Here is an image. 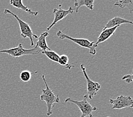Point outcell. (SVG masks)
Wrapping results in <instances>:
<instances>
[{
	"label": "cell",
	"instance_id": "d6986e66",
	"mask_svg": "<svg viewBox=\"0 0 133 117\" xmlns=\"http://www.w3.org/2000/svg\"><path fill=\"white\" fill-rule=\"evenodd\" d=\"M107 117H109V116H107Z\"/></svg>",
	"mask_w": 133,
	"mask_h": 117
},
{
	"label": "cell",
	"instance_id": "8fae6325",
	"mask_svg": "<svg viewBox=\"0 0 133 117\" xmlns=\"http://www.w3.org/2000/svg\"><path fill=\"white\" fill-rule=\"evenodd\" d=\"M49 36V33L48 32H45L40 34L39 37H38V41H37L36 44V47L39 48L42 50V51H45V50H50L48 46L46 41V38Z\"/></svg>",
	"mask_w": 133,
	"mask_h": 117
},
{
	"label": "cell",
	"instance_id": "9a60e30c",
	"mask_svg": "<svg viewBox=\"0 0 133 117\" xmlns=\"http://www.w3.org/2000/svg\"><path fill=\"white\" fill-rule=\"evenodd\" d=\"M42 53L45 55L50 60L56 63L58 62L59 56L56 52L51 51V50H49V51L48 50H45V51H42Z\"/></svg>",
	"mask_w": 133,
	"mask_h": 117
},
{
	"label": "cell",
	"instance_id": "5bb4252c",
	"mask_svg": "<svg viewBox=\"0 0 133 117\" xmlns=\"http://www.w3.org/2000/svg\"><path fill=\"white\" fill-rule=\"evenodd\" d=\"M115 6H118L121 9L128 7L130 13H132L133 11V2L132 0H119L115 3Z\"/></svg>",
	"mask_w": 133,
	"mask_h": 117
},
{
	"label": "cell",
	"instance_id": "52a82bcc",
	"mask_svg": "<svg viewBox=\"0 0 133 117\" xmlns=\"http://www.w3.org/2000/svg\"><path fill=\"white\" fill-rule=\"evenodd\" d=\"M109 104H112V109H121L126 107H133V100L130 96L121 95L116 99H110Z\"/></svg>",
	"mask_w": 133,
	"mask_h": 117
},
{
	"label": "cell",
	"instance_id": "6da1fadb",
	"mask_svg": "<svg viewBox=\"0 0 133 117\" xmlns=\"http://www.w3.org/2000/svg\"><path fill=\"white\" fill-rule=\"evenodd\" d=\"M42 79L45 85V89L42 90V94L40 96V100L46 103L47 107L46 115L50 116L53 114L52 109L55 106V104L59 103V98L57 95L54 93L52 90L50 89L44 75H42Z\"/></svg>",
	"mask_w": 133,
	"mask_h": 117
},
{
	"label": "cell",
	"instance_id": "ac0fdd59",
	"mask_svg": "<svg viewBox=\"0 0 133 117\" xmlns=\"http://www.w3.org/2000/svg\"><path fill=\"white\" fill-rule=\"evenodd\" d=\"M132 79L133 76L132 74H128L124 75V76L122 77V80L125 81L127 83H130L132 82Z\"/></svg>",
	"mask_w": 133,
	"mask_h": 117
},
{
	"label": "cell",
	"instance_id": "5b68a950",
	"mask_svg": "<svg viewBox=\"0 0 133 117\" xmlns=\"http://www.w3.org/2000/svg\"><path fill=\"white\" fill-rule=\"evenodd\" d=\"M42 50L36 46L34 49H25L23 48L22 44L19 43L18 47H13V48L8 50H1L0 53H5L13 58H19V57L24 55H39L40 53H42Z\"/></svg>",
	"mask_w": 133,
	"mask_h": 117
},
{
	"label": "cell",
	"instance_id": "9c48e42d",
	"mask_svg": "<svg viewBox=\"0 0 133 117\" xmlns=\"http://www.w3.org/2000/svg\"><path fill=\"white\" fill-rule=\"evenodd\" d=\"M118 26H116L113 28H108V29H103V31L99 35L97 40V42H95L96 45H98L99 43L105 42L108 40L110 37H112L115 33V32Z\"/></svg>",
	"mask_w": 133,
	"mask_h": 117
},
{
	"label": "cell",
	"instance_id": "ba28073f",
	"mask_svg": "<svg viewBox=\"0 0 133 117\" xmlns=\"http://www.w3.org/2000/svg\"><path fill=\"white\" fill-rule=\"evenodd\" d=\"M62 5H59V9H53V14L55 15V18L52 24L46 28V32L49 31L51 28L56 25L60 20L64 19L69 14H72L75 10L74 8L70 7L67 10H64L61 8Z\"/></svg>",
	"mask_w": 133,
	"mask_h": 117
},
{
	"label": "cell",
	"instance_id": "30bf717a",
	"mask_svg": "<svg viewBox=\"0 0 133 117\" xmlns=\"http://www.w3.org/2000/svg\"><path fill=\"white\" fill-rule=\"evenodd\" d=\"M132 24V21L126 20L124 18L116 17L109 20L104 27V29H108V28H113L116 26L119 27L121 24Z\"/></svg>",
	"mask_w": 133,
	"mask_h": 117
},
{
	"label": "cell",
	"instance_id": "2e32d148",
	"mask_svg": "<svg viewBox=\"0 0 133 117\" xmlns=\"http://www.w3.org/2000/svg\"><path fill=\"white\" fill-rule=\"evenodd\" d=\"M69 58L67 55H62L59 56V60L58 63L62 66H65L66 68L70 69L71 68H74V66L71 65V64H69Z\"/></svg>",
	"mask_w": 133,
	"mask_h": 117
},
{
	"label": "cell",
	"instance_id": "4fadbf2b",
	"mask_svg": "<svg viewBox=\"0 0 133 117\" xmlns=\"http://www.w3.org/2000/svg\"><path fill=\"white\" fill-rule=\"evenodd\" d=\"M10 4L12 6H14V7L19 9H21V10L26 11L27 13L33 16H36L39 14L38 12L32 11L30 9L28 8L27 6H24L23 4V1H22V0H11L10 1Z\"/></svg>",
	"mask_w": 133,
	"mask_h": 117
},
{
	"label": "cell",
	"instance_id": "277c9868",
	"mask_svg": "<svg viewBox=\"0 0 133 117\" xmlns=\"http://www.w3.org/2000/svg\"><path fill=\"white\" fill-rule=\"evenodd\" d=\"M57 36L61 40H69L77 44L79 46H80L83 48H86L89 49V51L90 54L95 55L96 53V49L98 45H96L95 42H90L89 40L84 38H72L70 36H68L67 34H65L62 32L61 30H58L57 33Z\"/></svg>",
	"mask_w": 133,
	"mask_h": 117
},
{
	"label": "cell",
	"instance_id": "7c38bea8",
	"mask_svg": "<svg viewBox=\"0 0 133 117\" xmlns=\"http://www.w3.org/2000/svg\"><path fill=\"white\" fill-rule=\"evenodd\" d=\"M94 0H75L74 9L77 13L78 12L79 9L83 6H86L90 10H92L94 9Z\"/></svg>",
	"mask_w": 133,
	"mask_h": 117
},
{
	"label": "cell",
	"instance_id": "3957f363",
	"mask_svg": "<svg viewBox=\"0 0 133 117\" xmlns=\"http://www.w3.org/2000/svg\"><path fill=\"white\" fill-rule=\"evenodd\" d=\"M88 96L87 95L83 96V100L81 101H77L71 98L68 97L65 100V103H70L77 105L80 109L82 114L80 117H94L92 115V113L95 111H97L98 109L95 106H92L87 102Z\"/></svg>",
	"mask_w": 133,
	"mask_h": 117
},
{
	"label": "cell",
	"instance_id": "7a4b0ae2",
	"mask_svg": "<svg viewBox=\"0 0 133 117\" xmlns=\"http://www.w3.org/2000/svg\"><path fill=\"white\" fill-rule=\"evenodd\" d=\"M4 13L5 14H11V15L13 16L15 19H16L18 21L21 36L24 39H26L27 38H29L31 42V46H33L34 45L33 38L34 37L35 38L37 39L38 38V36L34 33L32 29H31V28L29 26V24H28L27 23H26V22H25L22 20V19H21L19 18L16 14H14L13 12L9 10V9H5Z\"/></svg>",
	"mask_w": 133,
	"mask_h": 117
},
{
	"label": "cell",
	"instance_id": "e0dca14e",
	"mask_svg": "<svg viewBox=\"0 0 133 117\" xmlns=\"http://www.w3.org/2000/svg\"><path fill=\"white\" fill-rule=\"evenodd\" d=\"M32 74L28 71H22L20 74V78L22 81L24 82H29L31 78Z\"/></svg>",
	"mask_w": 133,
	"mask_h": 117
},
{
	"label": "cell",
	"instance_id": "8992f818",
	"mask_svg": "<svg viewBox=\"0 0 133 117\" xmlns=\"http://www.w3.org/2000/svg\"><path fill=\"white\" fill-rule=\"evenodd\" d=\"M81 68L87 82V95L88 97L91 100L93 99L95 96L96 95L97 92L100 90L101 86L98 82H95L91 81L90 78L88 77L86 72V69H85V65L84 64H82L81 65Z\"/></svg>",
	"mask_w": 133,
	"mask_h": 117
}]
</instances>
